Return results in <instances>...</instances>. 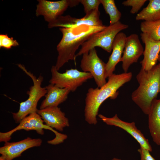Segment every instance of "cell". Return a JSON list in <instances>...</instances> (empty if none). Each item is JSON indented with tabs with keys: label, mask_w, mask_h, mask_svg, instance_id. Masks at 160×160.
I'll use <instances>...</instances> for the list:
<instances>
[{
	"label": "cell",
	"mask_w": 160,
	"mask_h": 160,
	"mask_svg": "<svg viewBox=\"0 0 160 160\" xmlns=\"http://www.w3.org/2000/svg\"><path fill=\"white\" fill-rule=\"evenodd\" d=\"M144 50L137 34H132L127 36L121 60L124 73L127 72L130 66L137 62Z\"/></svg>",
	"instance_id": "8fae6325"
},
{
	"label": "cell",
	"mask_w": 160,
	"mask_h": 160,
	"mask_svg": "<svg viewBox=\"0 0 160 160\" xmlns=\"http://www.w3.org/2000/svg\"><path fill=\"white\" fill-rule=\"evenodd\" d=\"M110 160H122L121 159L116 158H113L112 159Z\"/></svg>",
	"instance_id": "d4e9b609"
},
{
	"label": "cell",
	"mask_w": 160,
	"mask_h": 160,
	"mask_svg": "<svg viewBox=\"0 0 160 160\" xmlns=\"http://www.w3.org/2000/svg\"><path fill=\"white\" fill-rule=\"evenodd\" d=\"M148 115L151 135L153 141L160 145V99L153 101Z\"/></svg>",
	"instance_id": "e0dca14e"
},
{
	"label": "cell",
	"mask_w": 160,
	"mask_h": 160,
	"mask_svg": "<svg viewBox=\"0 0 160 160\" xmlns=\"http://www.w3.org/2000/svg\"><path fill=\"white\" fill-rule=\"evenodd\" d=\"M52 77L49 81L50 84L61 88H67L72 92L76 90L87 80L93 78L89 72H82L76 69L66 70L65 72L60 73L55 66L51 70Z\"/></svg>",
	"instance_id": "8992f818"
},
{
	"label": "cell",
	"mask_w": 160,
	"mask_h": 160,
	"mask_svg": "<svg viewBox=\"0 0 160 160\" xmlns=\"http://www.w3.org/2000/svg\"><path fill=\"white\" fill-rule=\"evenodd\" d=\"M45 88L47 92L45 96V99L41 104L40 109L48 107H57L66 100L71 92L69 89L60 88L51 84Z\"/></svg>",
	"instance_id": "2e32d148"
},
{
	"label": "cell",
	"mask_w": 160,
	"mask_h": 160,
	"mask_svg": "<svg viewBox=\"0 0 160 160\" xmlns=\"http://www.w3.org/2000/svg\"><path fill=\"white\" fill-rule=\"evenodd\" d=\"M127 36L122 32L116 36L112 45V52L106 65V78L113 74L117 64L121 61Z\"/></svg>",
	"instance_id": "9a60e30c"
},
{
	"label": "cell",
	"mask_w": 160,
	"mask_h": 160,
	"mask_svg": "<svg viewBox=\"0 0 160 160\" xmlns=\"http://www.w3.org/2000/svg\"><path fill=\"white\" fill-rule=\"evenodd\" d=\"M42 140L40 138L32 139L30 137L19 141L5 142L0 148V160H12L21 156L22 153L29 148L40 146Z\"/></svg>",
	"instance_id": "7c38bea8"
},
{
	"label": "cell",
	"mask_w": 160,
	"mask_h": 160,
	"mask_svg": "<svg viewBox=\"0 0 160 160\" xmlns=\"http://www.w3.org/2000/svg\"><path fill=\"white\" fill-rule=\"evenodd\" d=\"M37 113L41 116L45 124L52 128L63 131L69 125L68 119L64 113L57 107H50L40 109Z\"/></svg>",
	"instance_id": "5bb4252c"
},
{
	"label": "cell",
	"mask_w": 160,
	"mask_h": 160,
	"mask_svg": "<svg viewBox=\"0 0 160 160\" xmlns=\"http://www.w3.org/2000/svg\"><path fill=\"white\" fill-rule=\"evenodd\" d=\"M79 3L83 6L84 11L87 14L97 9H99L101 4L100 0H79Z\"/></svg>",
	"instance_id": "603a6c76"
},
{
	"label": "cell",
	"mask_w": 160,
	"mask_h": 160,
	"mask_svg": "<svg viewBox=\"0 0 160 160\" xmlns=\"http://www.w3.org/2000/svg\"><path fill=\"white\" fill-rule=\"evenodd\" d=\"M101 4L110 18V24H113L119 21L121 14L118 9L114 0H100Z\"/></svg>",
	"instance_id": "ffe728a7"
},
{
	"label": "cell",
	"mask_w": 160,
	"mask_h": 160,
	"mask_svg": "<svg viewBox=\"0 0 160 160\" xmlns=\"http://www.w3.org/2000/svg\"><path fill=\"white\" fill-rule=\"evenodd\" d=\"M136 78L139 86L132 93V99L148 115L153 101L160 93V63L148 71L141 68Z\"/></svg>",
	"instance_id": "3957f363"
},
{
	"label": "cell",
	"mask_w": 160,
	"mask_h": 160,
	"mask_svg": "<svg viewBox=\"0 0 160 160\" xmlns=\"http://www.w3.org/2000/svg\"><path fill=\"white\" fill-rule=\"evenodd\" d=\"M158 61L159 62V63H160V53L159 55Z\"/></svg>",
	"instance_id": "484cf974"
},
{
	"label": "cell",
	"mask_w": 160,
	"mask_h": 160,
	"mask_svg": "<svg viewBox=\"0 0 160 160\" xmlns=\"http://www.w3.org/2000/svg\"><path fill=\"white\" fill-rule=\"evenodd\" d=\"M106 65L99 57L94 48L82 55L80 66L83 72L91 74L98 87L100 88L107 82Z\"/></svg>",
	"instance_id": "52a82bcc"
},
{
	"label": "cell",
	"mask_w": 160,
	"mask_h": 160,
	"mask_svg": "<svg viewBox=\"0 0 160 160\" xmlns=\"http://www.w3.org/2000/svg\"><path fill=\"white\" fill-rule=\"evenodd\" d=\"M36 11V16L44 17L48 23L55 20L61 16L68 7L75 6L79 3V0H62L50 1L38 0Z\"/></svg>",
	"instance_id": "ba28073f"
},
{
	"label": "cell",
	"mask_w": 160,
	"mask_h": 160,
	"mask_svg": "<svg viewBox=\"0 0 160 160\" xmlns=\"http://www.w3.org/2000/svg\"><path fill=\"white\" fill-rule=\"evenodd\" d=\"M137 20L154 21L160 19V0H150L148 5L137 14Z\"/></svg>",
	"instance_id": "ac0fdd59"
},
{
	"label": "cell",
	"mask_w": 160,
	"mask_h": 160,
	"mask_svg": "<svg viewBox=\"0 0 160 160\" xmlns=\"http://www.w3.org/2000/svg\"><path fill=\"white\" fill-rule=\"evenodd\" d=\"M132 76L130 72L118 74L113 73L108 78V81L102 87L89 88L85 100V121L89 124H96V116L100 105L108 98L116 99L119 95L118 89L130 81Z\"/></svg>",
	"instance_id": "6da1fadb"
},
{
	"label": "cell",
	"mask_w": 160,
	"mask_h": 160,
	"mask_svg": "<svg viewBox=\"0 0 160 160\" xmlns=\"http://www.w3.org/2000/svg\"><path fill=\"white\" fill-rule=\"evenodd\" d=\"M98 117L107 124L119 127L129 134L138 143L140 147L145 149L150 152L152 149L146 139L141 131L137 129L134 122H128L120 119L117 114L112 117H107L100 114Z\"/></svg>",
	"instance_id": "30bf717a"
},
{
	"label": "cell",
	"mask_w": 160,
	"mask_h": 160,
	"mask_svg": "<svg viewBox=\"0 0 160 160\" xmlns=\"http://www.w3.org/2000/svg\"><path fill=\"white\" fill-rule=\"evenodd\" d=\"M141 39L145 44L143 58L140 62L141 68L148 71L156 65L160 53V40L156 41L147 34L142 33Z\"/></svg>",
	"instance_id": "4fadbf2b"
},
{
	"label": "cell",
	"mask_w": 160,
	"mask_h": 160,
	"mask_svg": "<svg viewBox=\"0 0 160 160\" xmlns=\"http://www.w3.org/2000/svg\"><path fill=\"white\" fill-rule=\"evenodd\" d=\"M17 65L31 77L33 83V85L27 92L29 95L28 98L20 103L19 109L17 112L12 113L15 122L19 123L22 119L29 114L37 112L38 110L37 108L38 102L41 97L45 95L47 90L45 87H42L41 86L43 79L42 76L40 75L37 78L30 72L28 71L23 65L20 64Z\"/></svg>",
	"instance_id": "277c9868"
},
{
	"label": "cell",
	"mask_w": 160,
	"mask_h": 160,
	"mask_svg": "<svg viewBox=\"0 0 160 160\" xmlns=\"http://www.w3.org/2000/svg\"><path fill=\"white\" fill-rule=\"evenodd\" d=\"M107 26L83 25L65 28H60L62 38L57 46L58 56L55 65L58 70L70 60H75L76 52L80 46L93 34L101 31Z\"/></svg>",
	"instance_id": "7a4b0ae2"
},
{
	"label": "cell",
	"mask_w": 160,
	"mask_h": 160,
	"mask_svg": "<svg viewBox=\"0 0 160 160\" xmlns=\"http://www.w3.org/2000/svg\"><path fill=\"white\" fill-rule=\"evenodd\" d=\"M146 0H127L124 1L122 4L125 6H131L130 12L132 14L137 13L143 5Z\"/></svg>",
	"instance_id": "7402d4cb"
},
{
	"label": "cell",
	"mask_w": 160,
	"mask_h": 160,
	"mask_svg": "<svg viewBox=\"0 0 160 160\" xmlns=\"http://www.w3.org/2000/svg\"><path fill=\"white\" fill-rule=\"evenodd\" d=\"M137 151L140 155V160H155L148 150L140 146Z\"/></svg>",
	"instance_id": "cb8c5ba5"
},
{
	"label": "cell",
	"mask_w": 160,
	"mask_h": 160,
	"mask_svg": "<svg viewBox=\"0 0 160 160\" xmlns=\"http://www.w3.org/2000/svg\"><path fill=\"white\" fill-rule=\"evenodd\" d=\"M140 28L142 33L149 36L156 41L160 40V19L154 21L141 22Z\"/></svg>",
	"instance_id": "d6986e66"
},
{
	"label": "cell",
	"mask_w": 160,
	"mask_h": 160,
	"mask_svg": "<svg viewBox=\"0 0 160 160\" xmlns=\"http://www.w3.org/2000/svg\"><path fill=\"white\" fill-rule=\"evenodd\" d=\"M100 15L99 9H97L86 14L84 16L81 18L73 17L69 15H61L55 21L48 23V26L49 28L57 27L70 28L83 25H103L100 18Z\"/></svg>",
	"instance_id": "9c48e42d"
},
{
	"label": "cell",
	"mask_w": 160,
	"mask_h": 160,
	"mask_svg": "<svg viewBox=\"0 0 160 160\" xmlns=\"http://www.w3.org/2000/svg\"><path fill=\"white\" fill-rule=\"evenodd\" d=\"M128 27V25L123 24L119 21L113 24H110L103 30L93 34L84 42L76 57L88 53L96 47H100L106 52H111L116 36L121 31Z\"/></svg>",
	"instance_id": "5b68a950"
},
{
	"label": "cell",
	"mask_w": 160,
	"mask_h": 160,
	"mask_svg": "<svg viewBox=\"0 0 160 160\" xmlns=\"http://www.w3.org/2000/svg\"><path fill=\"white\" fill-rule=\"evenodd\" d=\"M19 44L13 37H9L7 34L0 35V47L6 49H11L12 47L18 46Z\"/></svg>",
	"instance_id": "44dd1931"
}]
</instances>
